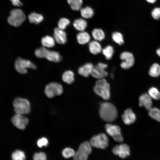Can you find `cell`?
<instances>
[{
	"label": "cell",
	"mask_w": 160,
	"mask_h": 160,
	"mask_svg": "<svg viewBox=\"0 0 160 160\" xmlns=\"http://www.w3.org/2000/svg\"><path fill=\"white\" fill-rule=\"evenodd\" d=\"M80 13L81 16L84 18H91L94 14L93 9L89 7H86L80 9Z\"/></svg>",
	"instance_id": "4316f807"
},
{
	"label": "cell",
	"mask_w": 160,
	"mask_h": 160,
	"mask_svg": "<svg viewBox=\"0 0 160 160\" xmlns=\"http://www.w3.org/2000/svg\"><path fill=\"white\" fill-rule=\"evenodd\" d=\"M112 152L115 155H118L122 159H124L130 155L129 148L125 144L116 145L113 148Z\"/></svg>",
	"instance_id": "5bb4252c"
},
{
	"label": "cell",
	"mask_w": 160,
	"mask_h": 160,
	"mask_svg": "<svg viewBox=\"0 0 160 160\" xmlns=\"http://www.w3.org/2000/svg\"><path fill=\"white\" fill-rule=\"evenodd\" d=\"M58 28H55L54 30V39L58 43L64 44L67 41L66 33Z\"/></svg>",
	"instance_id": "e0dca14e"
},
{
	"label": "cell",
	"mask_w": 160,
	"mask_h": 160,
	"mask_svg": "<svg viewBox=\"0 0 160 160\" xmlns=\"http://www.w3.org/2000/svg\"><path fill=\"white\" fill-rule=\"evenodd\" d=\"M12 4L15 6L20 7L22 6V4L20 1V0H10Z\"/></svg>",
	"instance_id": "f35d334b"
},
{
	"label": "cell",
	"mask_w": 160,
	"mask_h": 160,
	"mask_svg": "<svg viewBox=\"0 0 160 160\" xmlns=\"http://www.w3.org/2000/svg\"><path fill=\"white\" fill-rule=\"evenodd\" d=\"M107 65L102 63H99L94 66L91 75L93 77L99 79L105 78L108 75V72L105 69Z\"/></svg>",
	"instance_id": "8fae6325"
},
{
	"label": "cell",
	"mask_w": 160,
	"mask_h": 160,
	"mask_svg": "<svg viewBox=\"0 0 160 160\" xmlns=\"http://www.w3.org/2000/svg\"><path fill=\"white\" fill-rule=\"evenodd\" d=\"M77 39L79 44H84L89 41L90 36L87 32L81 31L77 34Z\"/></svg>",
	"instance_id": "ffe728a7"
},
{
	"label": "cell",
	"mask_w": 160,
	"mask_h": 160,
	"mask_svg": "<svg viewBox=\"0 0 160 160\" xmlns=\"http://www.w3.org/2000/svg\"><path fill=\"white\" fill-rule=\"evenodd\" d=\"M11 157L13 160H23L25 158L24 153L22 151L18 150L13 152L12 154Z\"/></svg>",
	"instance_id": "d6a6232c"
},
{
	"label": "cell",
	"mask_w": 160,
	"mask_h": 160,
	"mask_svg": "<svg viewBox=\"0 0 160 160\" xmlns=\"http://www.w3.org/2000/svg\"><path fill=\"white\" fill-rule=\"evenodd\" d=\"M67 2L71 8L75 11L80 9L83 3L82 0H67Z\"/></svg>",
	"instance_id": "f1b7e54d"
},
{
	"label": "cell",
	"mask_w": 160,
	"mask_h": 160,
	"mask_svg": "<svg viewBox=\"0 0 160 160\" xmlns=\"http://www.w3.org/2000/svg\"><path fill=\"white\" fill-rule=\"evenodd\" d=\"M148 94L152 99L155 100H159L160 99V92L155 87H152L149 88Z\"/></svg>",
	"instance_id": "4dcf8cb0"
},
{
	"label": "cell",
	"mask_w": 160,
	"mask_h": 160,
	"mask_svg": "<svg viewBox=\"0 0 160 160\" xmlns=\"http://www.w3.org/2000/svg\"><path fill=\"white\" fill-rule=\"evenodd\" d=\"M113 40L119 45H121L124 43V40L122 35L120 32H113L112 35Z\"/></svg>",
	"instance_id": "1f68e13d"
},
{
	"label": "cell",
	"mask_w": 160,
	"mask_h": 160,
	"mask_svg": "<svg viewBox=\"0 0 160 160\" xmlns=\"http://www.w3.org/2000/svg\"><path fill=\"white\" fill-rule=\"evenodd\" d=\"M156 52L157 55L160 57V48L158 49L156 51Z\"/></svg>",
	"instance_id": "60d3db41"
},
{
	"label": "cell",
	"mask_w": 160,
	"mask_h": 160,
	"mask_svg": "<svg viewBox=\"0 0 160 160\" xmlns=\"http://www.w3.org/2000/svg\"><path fill=\"white\" fill-rule=\"evenodd\" d=\"M70 22L67 19L65 18H60L58 22V28L60 29L64 30L67 26L69 24Z\"/></svg>",
	"instance_id": "e575fe53"
},
{
	"label": "cell",
	"mask_w": 160,
	"mask_h": 160,
	"mask_svg": "<svg viewBox=\"0 0 160 160\" xmlns=\"http://www.w3.org/2000/svg\"><path fill=\"white\" fill-rule=\"evenodd\" d=\"M148 73L152 77H159L160 76V65L156 63H153L149 68Z\"/></svg>",
	"instance_id": "603a6c76"
},
{
	"label": "cell",
	"mask_w": 160,
	"mask_h": 160,
	"mask_svg": "<svg viewBox=\"0 0 160 160\" xmlns=\"http://www.w3.org/2000/svg\"><path fill=\"white\" fill-rule=\"evenodd\" d=\"M34 160H45L46 159L45 154L42 152L35 153L33 157Z\"/></svg>",
	"instance_id": "8d00e7d4"
},
{
	"label": "cell",
	"mask_w": 160,
	"mask_h": 160,
	"mask_svg": "<svg viewBox=\"0 0 160 160\" xmlns=\"http://www.w3.org/2000/svg\"><path fill=\"white\" fill-rule=\"evenodd\" d=\"M73 25L77 30L80 31H83L87 28V23L84 19L79 18L74 21Z\"/></svg>",
	"instance_id": "44dd1931"
},
{
	"label": "cell",
	"mask_w": 160,
	"mask_h": 160,
	"mask_svg": "<svg viewBox=\"0 0 160 160\" xmlns=\"http://www.w3.org/2000/svg\"><path fill=\"white\" fill-rule=\"evenodd\" d=\"M13 124L20 129H24L28 122V120L23 115L16 113L12 118Z\"/></svg>",
	"instance_id": "4fadbf2b"
},
{
	"label": "cell",
	"mask_w": 160,
	"mask_h": 160,
	"mask_svg": "<svg viewBox=\"0 0 160 160\" xmlns=\"http://www.w3.org/2000/svg\"><path fill=\"white\" fill-rule=\"evenodd\" d=\"M15 66L16 70L21 74H25L28 72L27 69H35L36 66L31 61L21 57H18L15 60Z\"/></svg>",
	"instance_id": "52a82bcc"
},
{
	"label": "cell",
	"mask_w": 160,
	"mask_h": 160,
	"mask_svg": "<svg viewBox=\"0 0 160 160\" xmlns=\"http://www.w3.org/2000/svg\"><path fill=\"white\" fill-rule=\"evenodd\" d=\"M89 142L85 141L81 143L73 157L75 160H86L92 151Z\"/></svg>",
	"instance_id": "8992f818"
},
{
	"label": "cell",
	"mask_w": 160,
	"mask_h": 160,
	"mask_svg": "<svg viewBox=\"0 0 160 160\" xmlns=\"http://www.w3.org/2000/svg\"><path fill=\"white\" fill-rule=\"evenodd\" d=\"M63 89L62 85L60 84L52 82L47 84L45 88V93L46 96L49 98H52L55 95L62 94Z\"/></svg>",
	"instance_id": "9c48e42d"
},
{
	"label": "cell",
	"mask_w": 160,
	"mask_h": 160,
	"mask_svg": "<svg viewBox=\"0 0 160 160\" xmlns=\"http://www.w3.org/2000/svg\"><path fill=\"white\" fill-rule=\"evenodd\" d=\"M108 142L106 135L102 133L93 136L90 140L89 143L93 147L104 149L108 146Z\"/></svg>",
	"instance_id": "ba28073f"
},
{
	"label": "cell",
	"mask_w": 160,
	"mask_h": 160,
	"mask_svg": "<svg viewBox=\"0 0 160 160\" xmlns=\"http://www.w3.org/2000/svg\"><path fill=\"white\" fill-rule=\"evenodd\" d=\"M139 105L140 107H144L148 111L152 107V98L148 93L142 94L139 97Z\"/></svg>",
	"instance_id": "9a60e30c"
},
{
	"label": "cell",
	"mask_w": 160,
	"mask_h": 160,
	"mask_svg": "<svg viewBox=\"0 0 160 160\" xmlns=\"http://www.w3.org/2000/svg\"><path fill=\"white\" fill-rule=\"evenodd\" d=\"M8 18L7 21L9 24L14 26H20L25 20V15L20 9H16L12 10Z\"/></svg>",
	"instance_id": "5b68a950"
},
{
	"label": "cell",
	"mask_w": 160,
	"mask_h": 160,
	"mask_svg": "<svg viewBox=\"0 0 160 160\" xmlns=\"http://www.w3.org/2000/svg\"><path fill=\"white\" fill-rule=\"evenodd\" d=\"M35 54L38 57L45 58L49 61L55 62H59L62 59L57 51L48 49L43 46L36 49Z\"/></svg>",
	"instance_id": "7a4b0ae2"
},
{
	"label": "cell",
	"mask_w": 160,
	"mask_h": 160,
	"mask_svg": "<svg viewBox=\"0 0 160 160\" xmlns=\"http://www.w3.org/2000/svg\"><path fill=\"white\" fill-rule=\"evenodd\" d=\"M62 78L63 81L68 84L72 83L74 80V73L71 70L65 71L62 75Z\"/></svg>",
	"instance_id": "cb8c5ba5"
},
{
	"label": "cell",
	"mask_w": 160,
	"mask_h": 160,
	"mask_svg": "<svg viewBox=\"0 0 160 160\" xmlns=\"http://www.w3.org/2000/svg\"><path fill=\"white\" fill-rule=\"evenodd\" d=\"M94 66L90 63H87L80 67L78 70L79 73L81 75L86 77H88L91 75Z\"/></svg>",
	"instance_id": "ac0fdd59"
},
{
	"label": "cell",
	"mask_w": 160,
	"mask_h": 160,
	"mask_svg": "<svg viewBox=\"0 0 160 160\" xmlns=\"http://www.w3.org/2000/svg\"><path fill=\"white\" fill-rule=\"evenodd\" d=\"M148 115L152 119L160 122V110L156 107H152L148 110Z\"/></svg>",
	"instance_id": "83f0119b"
},
{
	"label": "cell",
	"mask_w": 160,
	"mask_h": 160,
	"mask_svg": "<svg viewBox=\"0 0 160 160\" xmlns=\"http://www.w3.org/2000/svg\"><path fill=\"white\" fill-rule=\"evenodd\" d=\"M120 58L123 61L120 64L121 67L124 69H129L132 67L135 63L133 55L129 52H122L120 55Z\"/></svg>",
	"instance_id": "7c38bea8"
},
{
	"label": "cell",
	"mask_w": 160,
	"mask_h": 160,
	"mask_svg": "<svg viewBox=\"0 0 160 160\" xmlns=\"http://www.w3.org/2000/svg\"><path fill=\"white\" fill-rule=\"evenodd\" d=\"M146 0L148 2L150 3H152V4L154 3L156 1V0Z\"/></svg>",
	"instance_id": "ab89813d"
},
{
	"label": "cell",
	"mask_w": 160,
	"mask_h": 160,
	"mask_svg": "<svg viewBox=\"0 0 160 160\" xmlns=\"http://www.w3.org/2000/svg\"><path fill=\"white\" fill-rule=\"evenodd\" d=\"M48 143V140L44 137L42 138L39 139L37 142L38 146L40 148H41L43 146H47Z\"/></svg>",
	"instance_id": "74e56055"
},
{
	"label": "cell",
	"mask_w": 160,
	"mask_h": 160,
	"mask_svg": "<svg viewBox=\"0 0 160 160\" xmlns=\"http://www.w3.org/2000/svg\"><path fill=\"white\" fill-rule=\"evenodd\" d=\"M105 128L107 133L111 136L116 141L121 142L123 141V138L121 135L120 128L116 125L110 124H107Z\"/></svg>",
	"instance_id": "30bf717a"
},
{
	"label": "cell",
	"mask_w": 160,
	"mask_h": 160,
	"mask_svg": "<svg viewBox=\"0 0 160 160\" xmlns=\"http://www.w3.org/2000/svg\"><path fill=\"white\" fill-rule=\"evenodd\" d=\"M13 105L16 113L24 115L28 114L30 112V103L26 99L16 98L13 101Z\"/></svg>",
	"instance_id": "277c9868"
},
{
	"label": "cell",
	"mask_w": 160,
	"mask_h": 160,
	"mask_svg": "<svg viewBox=\"0 0 160 160\" xmlns=\"http://www.w3.org/2000/svg\"><path fill=\"white\" fill-rule=\"evenodd\" d=\"M76 152L72 149L67 148L64 149L62 151V154L65 158L68 159L72 157H73Z\"/></svg>",
	"instance_id": "836d02e7"
},
{
	"label": "cell",
	"mask_w": 160,
	"mask_h": 160,
	"mask_svg": "<svg viewBox=\"0 0 160 160\" xmlns=\"http://www.w3.org/2000/svg\"><path fill=\"white\" fill-rule=\"evenodd\" d=\"M99 114L103 120L111 122L117 118V111L113 104L109 102H104L100 104Z\"/></svg>",
	"instance_id": "6da1fadb"
},
{
	"label": "cell",
	"mask_w": 160,
	"mask_h": 160,
	"mask_svg": "<svg viewBox=\"0 0 160 160\" xmlns=\"http://www.w3.org/2000/svg\"><path fill=\"white\" fill-rule=\"evenodd\" d=\"M94 90L96 94L104 100H108L110 97V86L105 78L99 79L96 81Z\"/></svg>",
	"instance_id": "3957f363"
},
{
	"label": "cell",
	"mask_w": 160,
	"mask_h": 160,
	"mask_svg": "<svg viewBox=\"0 0 160 160\" xmlns=\"http://www.w3.org/2000/svg\"><path fill=\"white\" fill-rule=\"evenodd\" d=\"M28 18L30 23L35 24H39L43 20V17L41 15L35 12L31 13L28 16Z\"/></svg>",
	"instance_id": "d4e9b609"
},
{
	"label": "cell",
	"mask_w": 160,
	"mask_h": 160,
	"mask_svg": "<svg viewBox=\"0 0 160 160\" xmlns=\"http://www.w3.org/2000/svg\"><path fill=\"white\" fill-rule=\"evenodd\" d=\"M92 35L95 40L101 41L105 37V34L104 31L101 29L95 28L92 31Z\"/></svg>",
	"instance_id": "484cf974"
},
{
	"label": "cell",
	"mask_w": 160,
	"mask_h": 160,
	"mask_svg": "<svg viewBox=\"0 0 160 160\" xmlns=\"http://www.w3.org/2000/svg\"><path fill=\"white\" fill-rule=\"evenodd\" d=\"M151 16L155 20H158L160 19V8L156 7L152 11Z\"/></svg>",
	"instance_id": "d590c367"
},
{
	"label": "cell",
	"mask_w": 160,
	"mask_h": 160,
	"mask_svg": "<svg viewBox=\"0 0 160 160\" xmlns=\"http://www.w3.org/2000/svg\"><path fill=\"white\" fill-rule=\"evenodd\" d=\"M41 43L43 47L51 48L53 47L55 45V39L52 36H46L42 38Z\"/></svg>",
	"instance_id": "7402d4cb"
},
{
	"label": "cell",
	"mask_w": 160,
	"mask_h": 160,
	"mask_svg": "<svg viewBox=\"0 0 160 160\" xmlns=\"http://www.w3.org/2000/svg\"><path fill=\"white\" fill-rule=\"evenodd\" d=\"M89 47L90 52L94 55L100 53L102 49L100 44L96 40L90 42L89 44Z\"/></svg>",
	"instance_id": "d6986e66"
},
{
	"label": "cell",
	"mask_w": 160,
	"mask_h": 160,
	"mask_svg": "<svg viewBox=\"0 0 160 160\" xmlns=\"http://www.w3.org/2000/svg\"><path fill=\"white\" fill-rule=\"evenodd\" d=\"M102 52L106 59L109 60L113 57L114 53V50L111 46L108 45L103 49Z\"/></svg>",
	"instance_id": "f546056e"
},
{
	"label": "cell",
	"mask_w": 160,
	"mask_h": 160,
	"mask_svg": "<svg viewBox=\"0 0 160 160\" xmlns=\"http://www.w3.org/2000/svg\"><path fill=\"white\" fill-rule=\"evenodd\" d=\"M122 118L124 123L128 125L134 123L136 119L135 114L130 108H127L124 111Z\"/></svg>",
	"instance_id": "2e32d148"
}]
</instances>
